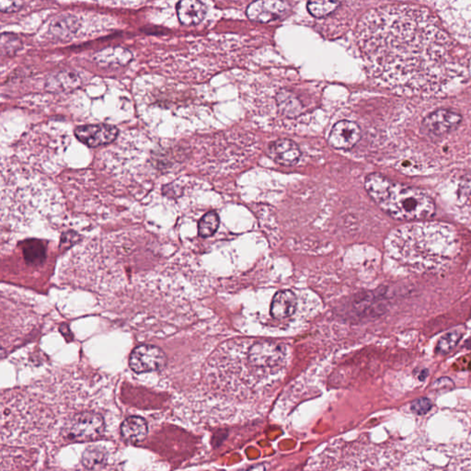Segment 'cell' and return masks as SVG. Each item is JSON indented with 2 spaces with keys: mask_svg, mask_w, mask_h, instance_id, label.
I'll return each mask as SVG.
<instances>
[{
  "mask_svg": "<svg viewBox=\"0 0 471 471\" xmlns=\"http://www.w3.org/2000/svg\"><path fill=\"white\" fill-rule=\"evenodd\" d=\"M357 42L370 79L398 94H439L463 72L453 40L422 7L369 10L358 24Z\"/></svg>",
  "mask_w": 471,
  "mask_h": 471,
  "instance_id": "cell-1",
  "label": "cell"
},
{
  "mask_svg": "<svg viewBox=\"0 0 471 471\" xmlns=\"http://www.w3.org/2000/svg\"><path fill=\"white\" fill-rule=\"evenodd\" d=\"M459 249L456 229L441 222L407 224L393 230L387 240L390 258L411 274H429L448 268Z\"/></svg>",
  "mask_w": 471,
  "mask_h": 471,
  "instance_id": "cell-2",
  "label": "cell"
},
{
  "mask_svg": "<svg viewBox=\"0 0 471 471\" xmlns=\"http://www.w3.org/2000/svg\"><path fill=\"white\" fill-rule=\"evenodd\" d=\"M365 187L374 203L397 220H422L435 212V202L424 192L390 180L381 174H369Z\"/></svg>",
  "mask_w": 471,
  "mask_h": 471,
  "instance_id": "cell-3",
  "label": "cell"
},
{
  "mask_svg": "<svg viewBox=\"0 0 471 471\" xmlns=\"http://www.w3.org/2000/svg\"><path fill=\"white\" fill-rule=\"evenodd\" d=\"M105 424L103 416L94 411L79 412L66 424L65 436L72 442L95 441L103 435Z\"/></svg>",
  "mask_w": 471,
  "mask_h": 471,
  "instance_id": "cell-4",
  "label": "cell"
},
{
  "mask_svg": "<svg viewBox=\"0 0 471 471\" xmlns=\"http://www.w3.org/2000/svg\"><path fill=\"white\" fill-rule=\"evenodd\" d=\"M167 363V357L160 348L144 344L136 347L131 353L130 368L138 374L160 370Z\"/></svg>",
  "mask_w": 471,
  "mask_h": 471,
  "instance_id": "cell-5",
  "label": "cell"
},
{
  "mask_svg": "<svg viewBox=\"0 0 471 471\" xmlns=\"http://www.w3.org/2000/svg\"><path fill=\"white\" fill-rule=\"evenodd\" d=\"M290 7L288 3L277 0H259L249 5L246 14L251 21L268 23L281 20L288 14Z\"/></svg>",
  "mask_w": 471,
  "mask_h": 471,
  "instance_id": "cell-6",
  "label": "cell"
},
{
  "mask_svg": "<svg viewBox=\"0 0 471 471\" xmlns=\"http://www.w3.org/2000/svg\"><path fill=\"white\" fill-rule=\"evenodd\" d=\"M462 116L450 109H438L430 112L424 120V127L435 136L448 135L461 124Z\"/></svg>",
  "mask_w": 471,
  "mask_h": 471,
  "instance_id": "cell-7",
  "label": "cell"
},
{
  "mask_svg": "<svg viewBox=\"0 0 471 471\" xmlns=\"http://www.w3.org/2000/svg\"><path fill=\"white\" fill-rule=\"evenodd\" d=\"M119 130L114 125H82L75 129V136L81 143L90 147H98L111 144L117 138Z\"/></svg>",
  "mask_w": 471,
  "mask_h": 471,
  "instance_id": "cell-8",
  "label": "cell"
},
{
  "mask_svg": "<svg viewBox=\"0 0 471 471\" xmlns=\"http://www.w3.org/2000/svg\"><path fill=\"white\" fill-rule=\"evenodd\" d=\"M362 132L357 124L352 121H340L331 129L330 144L337 149H352L360 140Z\"/></svg>",
  "mask_w": 471,
  "mask_h": 471,
  "instance_id": "cell-9",
  "label": "cell"
},
{
  "mask_svg": "<svg viewBox=\"0 0 471 471\" xmlns=\"http://www.w3.org/2000/svg\"><path fill=\"white\" fill-rule=\"evenodd\" d=\"M268 153L274 162L286 167L296 165L301 157L298 144L289 139H278L272 142L268 147Z\"/></svg>",
  "mask_w": 471,
  "mask_h": 471,
  "instance_id": "cell-10",
  "label": "cell"
},
{
  "mask_svg": "<svg viewBox=\"0 0 471 471\" xmlns=\"http://www.w3.org/2000/svg\"><path fill=\"white\" fill-rule=\"evenodd\" d=\"M176 10L181 24L187 26L199 24L207 12L205 5L196 0H183L177 5Z\"/></svg>",
  "mask_w": 471,
  "mask_h": 471,
  "instance_id": "cell-11",
  "label": "cell"
},
{
  "mask_svg": "<svg viewBox=\"0 0 471 471\" xmlns=\"http://www.w3.org/2000/svg\"><path fill=\"white\" fill-rule=\"evenodd\" d=\"M298 307V298L294 292L279 291L272 298L271 315L277 320H285L291 317Z\"/></svg>",
  "mask_w": 471,
  "mask_h": 471,
  "instance_id": "cell-12",
  "label": "cell"
},
{
  "mask_svg": "<svg viewBox=\"0 0 471 471\" xmlns=\"http://www.w3.org/2000/svg\"><path fill=\"white\" fill-rule=\"evenodd\" d=\"M81 81L79 75L76 72L61 71L47 79V88L53 92H68L79 88Z\"/></svg>",
  "mask_w": 471,
  "mask_h": 471,
  "instance_id": "cell-13",
  "label": "cell"
},
{
  "mask_svg": "<svg viewBox=\"0 0 471 471\" xmlns=\"http://www.w3.org/2000/svg\"><path fill=\"white\" fill-rule=\"evenodd\" d=\"M79 21L76 16L62 15L51 23L50 34L59 40H68L76 34Z\"/></svg>",
  "mask_w": 471,
  "mask_h": 471,
  "instance_id": "cell-14",
  "label": "cell"
},
{
  "mask_svg": "<svg viewBox=\"0 0 471 471\" xmlns=\"http://www.w3.org/2000/svg\"><path fill=\"white\" fill-rule=\"evenodd\" d=\"M147 424L146 420L138 416H131L125 419L121 425L123 437L132 443H139L147 437Z\"/></svg>",
  "mask_w": 471,
  "mask_h": 471,
  "instance_id": "cell-15",
  "label": "cell"
},
{
  "mask_svg": "<svg viewBox=\"0 0 471 471\" xmlns=\"http://www.w3.org/2000/svg\"><path fill=\"white\" fill-rule=\"evenodd\" d=\"M24 259L27 264L38 266L44 264L47 259V249L42 240L36 239L27 240L23 243Z\"/></svg>",
  "mask_w": 471,
  "mask_h": 471,
  "instance_id": "cell-16",
  "label": "cell"
},
{
  "mask_svg": "<svg viewBox=\"0 0 471 471\" xmlns=\"http://www.w3.org/2000/svg\"><path fill=\"white\" fill-rule=\"evenodd\" d=\"M132 58L129 51L123 48H108L95 55V60L103 66L127 65Z\"/></svg>",
  "mask_w": 471,
  "mask_h": 471,
  "instance_id": "cell-17",
  "label": "cell"
},
{
  "mask_svg": "<svg viewBox=\"0 0 471 471\" xmlns=\"http://www.w3.org/2000/svg\"><path fill=\"white\" fill-rule=\"evenodd\" d=\"M277 103L280 111L285 116H298L301 114L302 110H303V105H302L298 99L296 97V95H294L290 92H288V90H282V92L278 93Z\"/></svg>",
  "mask_w": 471,
  "mask_h": 471,
  "instance_id": "cell-18",
  "label": "cell"
},
{
  "mask_svg": "<svg viewBox=\"0 0 471 471\" xmlns=\"http://www.w3.org/2000/svg\"><path fill=\"white\" fill-rule=\"evenodd\" d=\"M107 456L103 449L100 446H90L83 453L82 463L86 468L90 470H95L105 464Z\"/></svg>",
  "mask_w": 471,
  "mask_h": 471,
  "instance_id": "cell-19",
  "label": "cell"
},
{
  "mask_svg": "<svg viewBox=\"0 0 471 471\" xmlns=\"http://www.w3.org/2000/svg\"><path fill=\"white\" fill-rule=\"evenodd\" d=\"M219 216L215 211L206 213L198 224V233L200 237L208 238L213 236L218 229Z\"/></svg>",
  "mask_w": 471,
  "mask_h": 471,
  "instance_id": "cell-20",
  "label": "cell"
},
{
  "mask_svg": "<svg viewBox=\"0 0 471 471\" xmlns=\"http://www.w3.org/2000/svg\"><path fill=\"white\" fill-rule=\"evenodd\" d=\"M341 5L338 1H309L307 10L315 18H324L331 14Z\"/></svg>",
  "mask_w": 471,
  "mask_h": 471,
  "instance_id": "cell-21",
  "label": "cell"
},
{
  "mask_svg": "<svg viewBox=\"0 0 471 471\" xmlns=\"http://www.w3.org/2000/svg\"><path fill=\"white\" fill-rule=\"evenodd\" d=\"M460 339H461V334L457 331H452V333L446 334L439 340L437 346H436V353L445 355V353L450 352L459 344Z\"/></svg>",
  "mask_w": 471,
  "mask_h": 471,
  "instance_id": "cell-22",
  "label": "cell"
},
{
  "mask_svg": "<svg viewBox=\"0 0 471 471\" xmlns=\"http://www.w3.org/2000/svg\"><path fill=\"white\" fill-rule=\"evenodd\" d=\"M21 40L17 36L10 34H3L1 36L2 55H12L21 48Z\"/></svg>",
  "mask_w": 471,
  "mask_h": 471,
  "instance_id": "cell-23",
  "label": "cell"
},
{
  "mask_svg": "<svg viewBox=\"0 0 471 471\" xmlns=\"http://www.w3.org/2000/svg\"><path fill=\"white\" fill-rule=\"evenodd\" d=\"M433 404L427 398H419L411 404V411L416 414H425L432 409Z\"/></svg>",
  "mask_w": 471,
  "mask_h": 471,
  "instance_id": "cell-24",
  "label": "cell"
},
{
  "mask_svg": "<svg viewBox=\"0 0 471 471\" xmlns=\"http://www.w3.org/2000/svg\"><path fill=\"white\" fill-rule=\"evenodd\" d=\"M23 6V3L21 1H0V10L5 13L17 12Z\"/></svg>",
  "mask_w": 471,
  "mask_h": 471,
  "instance_id": "cell-25",
  "label": "cell"
},
{
  "mask_svg": "<svg viewBox=\"0 0 471 471\" xmlns=\"http://www.w3.org/2000/svg\"><path fill=\"white\" fill-rule=\"evenodd\" d=\"M465 346L468 348V349H471V339L468 340V341L466 342Z\"/></svg>",
  "mask_w": 471,
  "mask_h": 471,
  "instance_id": "cell-26",
  "label": "cell"
}]
</instances>
